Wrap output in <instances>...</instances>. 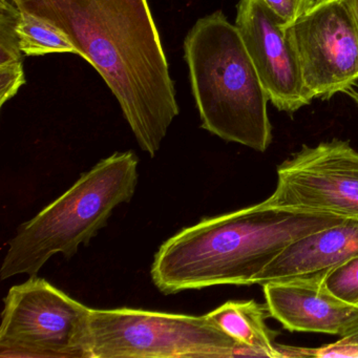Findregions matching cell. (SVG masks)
Instances as JSON below:
<instances>
[{"instance_id": "obj_1", "label": "cell", "mask_w": 358, "mask_h": 358, "mask_svg": "<svg viewBox=\"0 0 358 358\" xmlns=\"http://www.w3.org/2000/svg\"><path fill=\"white\" fill-rule=\"evenodd\" d=\"M13 1L66 35L106 81L140 148L156 156L180 108L148 0Z\"/></svg>"}, {"instance_id": "obj_2", "label": "cell", "mask_w": 358, "mask_h": 358, "mask_svg": "<svg viewBox=\"0 0 358 358\" xmlns=\"http://www.w3.org/2000/svg\"><path fill=\"white\" fill-rule=\"evenodd\" d=\"M345 220L265 201L207 217L161 245L150 269L152 282L165 295L224 285L250 286L291 243Z\"/></svg>"}, {"instance_id": "obj_3", "label": "cell", "mask_w": 358, "mask_h": 358, "mask_svg": "<svg viewBox=\"0 0 358 358\" xmlns=\"http://www.w3.org/2000/svg\"><path fill=\"white\" fill-rule=\"evenodd\" d=\"M201 127L265 152L272 142L270 101L236 24L222 11L200 18L184 41Z\"/></svg>"}, {"instance_id": "obj_4", "label": "cell", "mask_w": 358, "mask_h": 358, "mask_svg": "<svg viewBox=\"0 0 358 358\" xmlns=\"http://www.w3.org/2000/svg\"><path fill=\"white\" fill-rule=\"evenodd\" d=\"M139 159L133 152H115L83 173L59 198L18 228L8 243L1 280L36 275L51 257L76 255L80 245L108 225L113 211L129 203L138 183Z\"/></svg>"}, {"instance_id": "obj_5", "label": "cell", "mask_w": 358, "mask_h": 358, "mask_svg": "<svg viewBox=\"0 0 358 358\" xmlns=\"http://www.w3.org/2000/svg\"><path fill=\"white\" fill-rule=\"evenodd\" d=\"M92 358L234 357L238 343L207 314L92 309Z\"/></svg>"}, {"instance_id": "obj_6", "label": "cell", "mask_w": 358, "mask_h": 358, "mask_svg": "<svg viewBox=\"0 0 358 358\" xmlns=\"http://www.w3.org/2000/svg\"><path fill=\"white\" fill-rule=\"evenodd\" d=\"M1 357L92 358V308L38 276L3 299Z\"/></svg>"}, {"instance_id": "obj_7", "label": "cell", "mask_w": 358, "mask_h": 358, "mask_svg": "<svg viewBox=\"0 0 358 358\" xmlns=\"http://www.w3.org/2000/svg\"><path fill=\"white\" fill-rule=\"evenodd\" d=\"M284 29L310 99L329 100L358 83V28L345 0H320Z\"/></svg>"}, {"instance_id": "obj_8", "label": "cell", "mask_w": 358, "mask_h": 358, "mask_svg": "<svg viewBox=\"0 0 358 358\" xmlns=\"http://www.w3.org/2000/svg\"><path fill=\"white\" fill-rule=\"evenodd\" d=\"M269 205L358 220V152L333 139L303 145L278 167Z\"/></svg>"}, {"instance_id": "obj_9", "label": "cell", "mask_w": 358, "mask_h": 358, "mask_svg": "<svg viewBox=\"0 0 358 358\" xmlns=\"http://www.w3.org/2000/svg\"><path fill=\"white\" fill-rule=\"evenodd\" d=\"M236 26L270 102L280 112L294 114L308 97L294 51L282 22L264 0H240Z\"/></svg>"}, {"instance_id": "obj_10", "label": "cell", "mask_w": 358, "mask_h": 358, "mask_svg": "<svg viewBox=\"0 0 358 358\" xmlns=\"http://www.w3.org/2000/svg\"><path fill=\"white\" fill-rule=\"evenodd\" d=\"M326 273L263 285L270 317L292 332L343 337L358 326V306L335 296L324 284Z\"/></svg>"}, {"instance_id": "obj_11", "label": "cell", "mask_w": 358, "mask_h": 358, "mask_svg": "<svg viewBox=\"0 0 358 358\" xmlns=\"http://www.w3.org/2000/svg\"><path fill=\"white\" fill-rule=\"evenodd\" d=\"M357 255L358 220L348 219L291 243L253 278L252 285L326 273Z\"/></svg>"}, {"instance_id": "obj_12", "label": "cell", "mask_w": 358, "mask_h": 358, "mask_svg": "<svg viewBox=\"0 0 358 358\" xmlns=\"http://www.w3.org/2000/svg\"><path fill=\"white\" fill-rule=\"evenodd\" d=\"M209 320L240 345L249 356L284 357L275 345L276 332L266 324L270 316L267 305L253 301H229L207 313Z\"/></svg>"}, {"instance_id": "obj_13", "label": "cell", "mask_w": 358, "mask_h": 358, "mask_svg": "<svg viewBox=\"0 0 358 358\" xmlns=\"http://www.w3.org/2000/svg\"><path fill=\"white\" fill-rule=\"evenodd\" d=\"M16 31L20 50L24 56H45L48 54L78 55V50L62 31L28 12L20 10Z\"/></svg>"}, {"instance_id": "obj_14", "label": "cell", "mask_w": 358, "mask_h": 358, "mask_svg": "<svg viewBox=\"0 0 358 358\" xmlns=\"http://www.w3.org/2000/svg\"><path fill=\"white\" fill-rule=\"evenodd\" d=\"M20 12L13 0H0V68L24 66L16 31Z\"/></svg>"}, {"instance_id": "obj_15", "label": "cell", "mask_w": 358, "mask_h": 358, "mask_svg": "<svg viewBox=\"0 0 358 358\" xmlns=\"http://www.w3.org/2000/svg\"><path fill=\"white\" fill-rule=\"evenodd\" d=\"M324 284L335 296L358 306V255L327 272Z\"/></svg>"}, {"instance_id": "obj_16", "label": "cell", "mask_w": 358, "mask_h": 358, "mask_svg": "<svg viewBox=\"0 0 358 358\" xmlns=\"http://www.w3.org/2000/svg\"><path fill=\"white\" fill-rule=\"evenodd\" d=\"M24 85V66L0 68V106H5Z\"/></svg>"}, {"instance_id": "obj_17", "label": "cell", "mask_w": 358, "mask_h": 358, "mask_svg": "<svg viewBox=\"0 0 358 358\" xmlns=\"http://www.w3.org/2000/svg\"><path fill=\"white\" fill-rule=\"evenodd\" d=\"M311 356H347L358 357V326L345 336L341 337L337 343L326 345L320 349L311 350Z\"/></svg>"}, {"instance_id": "obj_18", "label": "cell", "mask_w": 358, "mask_h": 358, "mask_svg": "<svg viewBox=\"0 0 358 358\" xmlns=\"http://www.w3.org/2000/svg\"><path fill=\"white\" fill-rule=\"evenodd\" d=\"M278 16L282 28L290 26L306 11V0H264Z\"/></svg>"}, {"instance_id": "obj_19", "label": "cell", "mask_w": 358, "mask_h": 358, "mask_svg": "<svg viewBox=\"0 0 358 358\" xmlns=\"http://www.w3.org/2000/svg\"><path fill=\"white\" fill-rule=\"evenodd\" d=\"M352 15H353L354 20H355L356 26L358 28V0H345Z\"/></svg>"}, {"instance_id": "obj_20", "label": "cell", "mask_w": 358, "mask_h": 358, "mask_svg": "<svg viewBox=\"0 0 358 358\" xmlns=\"http://www.w3.org/2000/svg\"><path fill=\"white\" fill-rule=\"evenodd\" d=\"M347 95H349L350 97L352 98V99L354 100V101H355V103L357 104L358 106V91H356V90H354V87L353 89H351V90H349V91L347 92Z\"/></svg>"}, {"instance_id": "obj_21", "label": "cell", "mask_w": 358, "mask_h": 358, "mask_svg": "<svg viewBox=\"0 0 358 358\" xmlns=\"http://www.w3.org/2000/svg\"><path fill=\"white\" fill-rule=\"evenodd\" d=\"M318 1H320V0H306V10L309 9L310 7L315 5V3H317Z\"/></svg>"}]
</instances>
